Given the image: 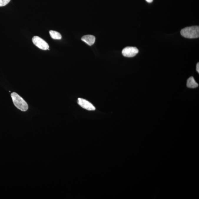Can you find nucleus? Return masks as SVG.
Here are the masks:
<instances>
[{
  "label": "nucleus",
  "mask_w": 199,
  "mask_h": 199,
  "mask_svg": "<svg viewBox=\"0 0 199 199\" xmlns=\"http://www.w3.org/2000/svg\"><path fill=\"white\" fill-rule=\"evenodd\" d=\"M11 96L13 103L17 109L23 112H26L28 109V105L26 102L18 94L14 92L11 93Z\"/></svg>",
  "instance_id": "f257e3e1"
},
{
  "label": "nucleus",
  "mask_w": 199,
  "mask_h": 199,
  "mask_svg": "<svg viewBox=\"0 0 199 199\" xmlns=\"http://www.w3.org/2000/svg\"><path fill=\"white\" fill-rule=\"evenodd\" d=\"M181 34L184 37L188 39H195L199 38V26H193L183 29Z\"/></svg>",
  "instance_id": "f03ea898"
},
{
  "label": "nucleus",
  "mask_w": 199,
  "mask_h": 199,
  "mask_svg": "<svg viewBox=\"0 0 199 199\" xmlns=\"http://www.w3.org/2000/svg\"><path fill=\"white\" fill-rule=\"evenodd\" d=\"M32 42L39 49L46 50L49 49V46L47 42L42 38L35 36L32 39Z\"/></svg>",
  "instance_id": "7ed1b4c3"
},
{
  "label": "nucleus",
  "mask_w": 199,
  "mask_h": 199,
  "mask_svg": "<svg viewBox=\"0 0 199 199\" xmlns=\"http://www.w3.org/2000/svg\"><path fill=\"white\" fill-rule=\"evenodd\" d=\"M138 52V49L135 47H128L122 50V54L127 57H132L135 56Z\"/></svg>",
  "instance_id": "20e7f679"
},
{
  "label": "nucleus",
  "mask_w": 199,
  "mask_h": 199,
  "mask_svg": "<svg viewBox=\"0 0 199 199\" xmlns=\"http://www.w3.org/2000/svg\"><path fill=\"white\" fill-rule=\"evenodd\" d=\"M77 103L81 107L87 110L94 111L96 109V108L91 103L85 99L79 98Z\"/></svg>",
  "instance_id": "39448f33"
},
{
  "label": "nucleus",
  "mask_w": 199,
  "mask_h": 199,
  "mask_svg": "<svg viewBox=\"0 0 199 199\" xmlns=\"http://www.w3.org/2000/svg\"><path fill=\"white\" fill-rule=\"evenodd\" d=\"M82 40L83 41L88 45L91 46L94 44L96 38L94 36L91 35H86L82 38Z\"/></svg>",
  "instance_id": "423d86ee"
},
{
  "label": "nucleus",
  "mask_w": 199,
  "mask_h": 199,
  "mask_svg": "<svg viewBox=\"0 0 199 199\" xmlns=\"http://www.w3.org/2000/svg\"><path fill=\"white\" fill-rule=\"evenodd\" d=\"M187 87L190 88H195L198 87V84L196 82L194 77H191L188 79L187 83Z\"/></svg>",
  "instance_id": "0eeeda50"
},
{
  "label": "nucleus",
  "mask_w": 199,
  "mask_h": 199,
  "mask_svg": "<svg viewBox=\"0 0 199 199\" xmlns=\"http://www.w3.org/2000/svg\"><path fill=\"white\" fill-rule=\"evenodd\" d=\"M49 33L51 37L53 39H62V36L60 34L55 31H50Z\"/></svg>",
  "instance_id": "6e6552de"
},
{
  "label": "nucleus",
  "mask_w": 199,
  "mask_h": 199,
  "mask_svg": "<svg viewBox=\"0 0 199 199\" xmlns=\"http://www.w3.org/2000/svg\"><path fill=\"white\" fill-rule=\"evenodd\" d=\"M11 0H0V7L5 6L8 4Z\"/></svg>",
  "instance_id": "1a4fd4ad"
},
{
  "label": "nucleus",
  "mask_w": 199,
  "mask_h": 199,
  "mask_svg": "<svg viewBox=\"0 0 199 199\" xmlns=\"http://www.w3.org/2000/svg\"><path fill=\"white\" fill-rule=\"evenodd\" d=\"M197 71L199 73V63H198L197 65Z\"/></svg>",
  "instance_id": "9d476101"
},
{
  "label": "nucleus",
  "mask_w": 199,
  "mask_h": 199,
  "mask_svg": "<svg viewBox=\"0 0 199 199\" xmlns=\"http://www.w3.org/2000/svg\"><path fill=\"white\" fill-rule=\"evenodd\" d=\"M147 2L151 3L153 2V0H146Z\"/></svg>",
  "instance_id": "9b49d317"
}]
</instances>
